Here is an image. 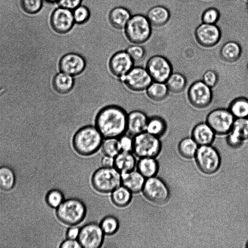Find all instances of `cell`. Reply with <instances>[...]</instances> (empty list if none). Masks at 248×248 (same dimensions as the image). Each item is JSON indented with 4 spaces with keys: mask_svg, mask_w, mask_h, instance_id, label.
<instances>
[{
    "mask_svg": "<svg viewBox=\"0 0 248 248\" xmlns=\"http://www.w3.org/2000/svg\"><path fill=\"white\" fill-rule=\"evenodd\" d=\"M127 114L122 107L108 105L95 118V126L105 138H119L127 131Z\"/></svg>",
    "mask_w": 248,
    "mask_h": 248,
    "instance_id": "1",
    "label": "cell"
},
{
    "mask_svg": "<svg viewBox=\"0 0 248 248\" xmlns=\"http://www.w3.org/2000/svg\"><path fill=\"white\" fill-rule=\"evenodd\" d=\"M103 136L95 127L86 125L78 129L72 138V146L75 152L80 155L90 156L101 148Z\"/></svg>",
    "mask_w": 248,
    "mask_h": 248,
    "instance_id": "2",
    "label": "cell"
},
{
    "mask_svg": "<svg viewBox=\"0 0 248 248\" xmlns=\"http://www.w3.org/2000/svg\"><path fill=\"white\" fill-rule=\"evenodd\" d=\"M86 214L85 204L82 200L76 198L64 200L56 211L58 219L69 226L80 224L85 218Z\"/></svg>",
    "mask_w": 248,
    "mask_h": 248,
    "instance_id": "3",
    "label": "cell"
},
{
    "mask_svg": "<svg viewBox=\"0 0 248 248\" xmlns=\"http://www.w3.org/2000/svg\"><path fill=\"white\" fill-rule=\"evenodd\" d=\"M124 30L126 38L133 44H142L147 42L152 33V26L146 15H132Z\"/></svg>",
    "mask_w": 248,
    "mask_h": 248,
    "instance_id": "4",
    "label": "cell"
},
{
    "mask_svg": "<svg viewBox=\"0 0 248 248\" xmlns=\"http://www.w3.org/2000/svg\"><path fill=\"white\" fill-rule=\"evenodd\" d=\"M91 184L97 192L107 194L122 185L121 173L114 167H101L91 177Z\"/></svg>",
    "mask_w": 248,
    "mask_h": 248,
    "instance_id": "5",
    "label": "cell"
},
{
    "mask_svg": "<svg viewBox=\"0 0 248 248\" xmlns=\"http://www.w3.org/2000/svg\"><path fill=\"white\" fill-rule=\"evenodd\" d=\"M161 147L158 137L152 135L146 131L137 134L133 137L132 152L138 157H156Z\"/></svg>",
    "mask_w": 248,
    "mask_h": 248,
    "instance_id": "6",
    "label": "cell"
},
{
    "mask_svg": "<svg viewBox=\"0 0 248 248\" xmlns=\"http://www.w3.org/2000/svg\"><path fill=\"white\" fill-rule=\"evenodd\" d=\"M235 119L228 108H219L208 113L205 122L216 134L222 135L227 134L231 131Z\"/></svg>",
    "mask_w": 248,
    "mask_h": 248,
    "instance_id": "7",
    "label": "cell"
},
{
    "mask_svg": "<svg viewBox=\"0 0 248 248\" xmlns=\"http://www.w3.org/2000/svg\"><path fill=\"white\" fill-rule=\"evenodd\" d=\"M105 235L99 224L91 222L80 228L78 240L81 248H99L103 245Z\"/></svg>",
    "mask_w": 248,
    "mask_h": 248,
    "instance_id": "8",
    "label": "cell"
},
{
    "mask_svg": "<svg viewBox=\"0 0 248 248\" xmlns=\"http://www.w3.org/2000/svg\"><path fill=\"white\" fill-rule=\"evenodd\" d=\"M195 156L198 166L203 173L210 174L218 170L220 157L217 151L210 145L200 146Z\"/></svg>",
    "mask_w": 248,
    "mask_h": 248,
    "instance_id": "9",
    "label": "cell"
},
{
    "mask_svg": "<svg viewBox=\"0 0 248 248\" xmlns=\"http://www.w3.org/2000/svg\"><path fill=\"white\" fill-rule=\"evenodd\" d=\"M120 79L128 89L134 92L146 90L153 81L146 68L141 66H134Z\"/></svg>",
    "mask_w": 248,
    "mask_h": 248,
    "instance_id": "10",
    "label": "cell"
},
{
    "mask_svg": "<svg viewBox=\"0 0 248 248\" xmlns=\"http://www.w3.org/2000/svg\"><path fill=\"white\" fill-rule=\"evenodd\" d=\"M146 69L153 81L166 82L172 72V66L165 57L155 55L151 57L146 63Z\"/></svg>",
    "mask_w": 248,
    "mask_h": 248,
    "instance_id": "11",
    "label": "cell"
},
{
    "mask_svg": "<svg viewBox=\"0 0 248 248\" xmlns=\"http://www.w3.org/2000/svg\"><path fill=\"white\" fill-rule=\"evenodd\" d=\"M187 98L190 103L199 108H205L211 103L213 99L212 88L202 80L193 82L187 91Z\"/></svg>",
    "mask_w": 248,
    "mask_h": 248,
    "instance_id": "12",
    "label": "cell"
},
{
    "mask_svg": "<svg viewBox=\"0 0 248 248\" xmlns=\"http://www.w3.org/2000/svg\"><path fill=\"white\" fill-rule=\"evenodd\" d=\"M142 191L147 200L156 204L164 203L169 195L165 184L155 176L146 179Z\"/></svg>",
    "mask_w": 248,
    "mask_h": 248,
    "instance_id": "13",
    "label": "cell"
},
{
    "mask_svg": "<svg viewBox=\"0 0 248 248\" xmlns=\"http://www.w3.org/2000/svg\"><path fill=\"white\" fill-rule=\"evenodd\" d=\"M194 36L199 45L205 47H211L219 43L222 32L217 24L202 22L196 28Z\"/></svg>",
    "mask_w": 248,
    "mask_h": 248,
    "instance_id": "14",
    "label": "cell"
},
{
    "mask_svg": "<svg viewBox=\"0 0 248 248\" xmlns=\"http://www.w3.org/2000/svg\"><path fill=\"white\" fill-rule=\"evenodd\" d=\"M50 24L52 30L56 33L61 34L68 33L76 24L73 11L58 7L51 13Z\"/></svg>",
    "mask_w": 248,
    "mask_h": 248,
    "instance_id": "15",
    "label": "cell"
},
{
    "mask_svg": "<svg viewBox=\"0 0 248 248\" xmlns=\"http://www.w3.org/2000/svg\"><path fill=\"white\" fill-rule=\"evenodd\" d=\"M86 62L81 55L70 52L63 55L59 62V68L62 72L73 77L81 74L85 70Z\"/></svg>",
    "mask_w": 248,
    "mask_h": 248,
    "instance_id": "16",
    "label": "cell"
},
{
    "mask_svg": "<svg viewBox=\"0 0 248 248\" xmlns=\"http://www.w3.org/2000/svg\"><path fill=\"white\" fill-rule=\"evenodd\" d=\"M134 61L126 50H121L111 57L108 67L111 74L120 79L134 67Z\"/></svg>",
    "mask_w": 248,
    "mask_h": 248,
    "instance_id": "17",
    "label": "cell"
},
{
    "mask_svg": "<svg viewBox=\"0 0 248 248\" xmlns=\"http://www.w3.org/2000/svg\"><path fill=\"white\" fill-rule=\"evenodd\" d=\"M215 135L206 122L198 123L191 131V137L199 146L210 145L214 140Z\"/></svg>",
    "mask_w": 248,
    "mask_h": 248,
    "instance_id": "18",
    "label": "cell"
},
{
    "mask_svg": "<svg viewBox=\"0 0 248 248\" xmlns=\"http://www.w3.org/2000/svg\"><path fill=\"white\" fill-rule=\"evenodd\" d=\"M129 10L123 6L112 8L108 14V20L110 26L117 30L124 29L131 17Z\"/></svg>",
    "mask_w": 248,
    "mask_h": 248,
    "instance_id": "19",
    "label": "cell"
},
{
    "mask_svg": "<svg viewBox=\"0 0 248 248\" xmlns=\"http://www.w3.org/2000/svg\"><path fill=\"white\" fill-rule=\"evenodd\" d=\"M148 120V117L143 111H131L127 115V131L134 136L145 131Z\"/></svg>",
    "mask_w": 248,
    "mask_h": 248,
    "instance_id": "20",
    "label": "cell"
},
{
    "mask_svg": "<svg viewBox=\"0 0 248 248\" xmlns=\"http://www.w3.org/2000/svg\"><path fill=\"white\" fill-rule=\"evenodd\" d=\"M122 185L133 194L142 191L146 178L137 169L121 174Z\"/></svg>",
    "mask_w": 248,
    "mask_h": 248,
    "instance_id": "21",
    "label": "cell"
},
{
    "mask_svg": "<svg viewBox=\"0 0 248 248\" xmlns=\"http://www.w3.org/2000/svg\"><path fill=\"white\" fill-rule=\"evenodd\" d=\"M170 16L168 8L162 5L151 7L146 15L151 25L155 27L165 26L169 21Z\"/></svg>",
    "mask_w": 248,
    "mask_h": 248,
    "instance_id": "22",
    "label": "cell"
},
{
    "mask_svg": "<svg viewBox=\"0 0 248 248\" xmlns=\"http://www.w3.org/2000/svg\"><path fill=\"white\" fill-rule=\"evenodd\" d=\"M114 167L121 174L135 169L137 161L132 152L121 151L114 157Z\"/></svg>",
    "mask_w": 248,
    "mask_h": 248,
    "instance_id": "23",
    "label": "cell"
},
{
    "mask_svg": "<svg viewBox=\"0 0 248 248\" xmlns=\"http://www.w3.org/2000/svg\"><path fill=\"white\" fill-rule=\"evenodd\" d=\"M242 52L241 45L237 41L231 40L223 44L220 48L219 53L223 61L233 62L239 59Z\"/></svg>",
    "mask_w": 248,
    "mask_h": 248,
    "instance_id": "24",
    "label": "cell"
},
{
    "mask_svg": "<svg viewBox=\"0 0 248 248\" xmlns=\"http://www.w3.org/2000/svg\"><path fill=\"white\" fill-rule=\"evenodd\" d=\"M73 77L61 71L56 74L52 80V86L55 91L61 94L69 93L74 86Z\"/></svg>",
    "mask_w": 248,
    "mask_h": 248,
    "instance_id": "25",
    "label": "cell"
},
{
    "mask_svg": "<svg viewBox=\"0 0 248 248\" xmlns=\"http://www.w3.org/2000/svg\"><path fill=\"white\" fill-rule=\"evenodd\" d=\"M110 193L111 201L117 207H125L128 205L132 201L133 193L122 185Z\"/></svg>",
    "mask_w": 248,
    "mask_h": 248,
    "instance_id": "26",
    "label": "cell"
},
{
    "mask_svg": "<svg viewBox=\"0 0 248 248\" xmlns=\"http://www.w3.org/2000/svg\"><path fill=\"white\" fill-rule=\"evenodd\" d=\"M136 169L147 179L155 176L158 171V165L154 157H142L137 161Z\"/></svg>",
    "mask_w": 248,
    "mask_h": 248,
    "instance_id": "27",
    "label": "cell"
},
{
    "mask_svg": "<svg viewBox=\"0 0 248 248\" xmlns=\"http://www.w3.org/2000/svg\"><path fill=\"white\" fill-rule=\"evenodd\" d=\"M147 96L154 101H161L167 98L170 92L165 82L153 81L147 88Z\"/></svg>",
    "mask_w": 248,
    "mask_h": 248,
    "instance_id": "28",
    "label": "cell"
},
{
    "mask_svg": "<svg viewBox=\"0 0 248 248\" xmlns=\"http://www.w3.org/2000/svg\"><path fill=\"white\" fill-rule=\"evenodd\" d=\"M228 108L235 119L248 118V98L240 96L234 98Z\"/></svg>",
    "mask_w": 248,
    "mask_h": 248,
    "instance_id": "29",
    "label": "cell"
},
{
    "mask_svg": "<svg viewBox=\"0 0 248 248\" xmlns=\"http://www.w3.org/2000/svg\"><path fill=\"white\" fill-rule=\"evenodd\" d=\"M167 128L164 119L159 116H153L148 118L145 131L159 138L165 133Z\"/></svg>",
    "mask_w": 248,
    "mask_h": 248,
    "instance_id": "30",
    "label": "cell"
},
{
    "mask_svg": "<svg viewBox=\"0 0 248 248\" xmlns=\"http://www.w3.org/2000/svg\"><path fill=\"white\" fill-rule=\"evenodd\" d=\"M165 83L170 92L179 93L185 89L187 80L186 77L182 74L172 72Z\"/></svg>",
    "mask_w": 248,
    "mask_h": 248,
    "instance_id": "31",
    "label": "cell"
},
{
    "mask_svg": "<svg viewBox=\"0 0 248 248\" xmlns=\"http://www.w3.org/2000/svg\"><path fill=\"white\" fill-rule=\"evenodd\" d=\"M198 145L192 137L183 139L178 144L180 154L184 157L191 158L196 155Z\"/></svg>",
    "mask_w": 248,
    "mask_h": 248,
    "instance_id": "32",
    "label": "cell"
},
{
    "mask_svg": "<svg viewBox=\"0 0 248 248\" xmlns=\"http://www.w3.org/2000/svg\"><path fill=\"white\" fill-rule=\"evenodd\" d=\"M16 178L14 171L7 166L0 167V188L9 190L14 186Z\"/></svg>",
    "mask_w": 248,
    "mask_h": 248,
    "instance_id": "33",
    "label": "cell"
},
{
    "mask_svg": "<svg viewBox=\"0 0 248 248\" xmlns=\"http://www.w3.org/2000/svg\"><path fill=\"white\" fill-rule=\"evenodd\" d=\"M244 141L248 139V118L235 119L229 132Z\"/></svg>",
    "mask_w": 248,
    "mask_h": 248,
    "instance_id": "34",
    "label": "cell"
},
{
    "mask_svg": "<svg viewBox=\"0 0 248 248\" xmlns=\"http://www.w3.org/2000/svg\"><path fill=\"white\" fill-rule=\"evenodd\" d=\"M99 225L105 235H112L118 231L120 223L118 218L113 215H108L101 220Z\"/></svg>",
    "mask_w": 248,
    "mask_h": 248,
    "instance_id": "35",
    "label": "cell"
},
{
    "mask_svg": "<svg viewBox=\"0 0 248 248\" xmlns=\"http://www.w3.org/2000/svg\"><path fill=\"white\" fill-rule=\"evenodd\" d=\"M101 148L104 155L113 157L122 151L119 138H105Z\"/></svg>",
    "mask_w": 248,
    "mask_h": 248,
    "instance_id": "36",
    "label": "cell"
},
{
    "mask_svg": "<svg viewBox=\"0 0 248 248\" xmlns=\"http://www.w3.org/2000/svg\"><path fill=\"white\" fill-rule=\"evenodd\" d=\"M73 14L75 24L78 25L87 23L91 16L90 9L87 6L81 4L73 10Z\"/></svg>",
    "mask_w": 248,
    "mask_h": 248,
    "instance_id": "37",
    "label": "cell"
},
{
    "mask_svg": "<svg viewBox=\"0 0 248 248\" xmlns=\"http://www.w3.org/2000/svg\"><path fill=\"white\" fill-rule=\"evenodd\" d=\"M221 13L220 11L215 7H210L205 9L201 16L202 23L217 24L219 21Z\"/></svg>",
    "mask_w": 248,
    "mask_h": 248,
    "instance_id": "38",
    "label": "cell"
},
{
    "mask_svg": "<svg viewBox=\"0 0 248 248\" xmlns=\"http://www.w3.org/2000/svg\"><path fill=\"white\" fill-rule=\"evenodd\" d=\"M62 192L58 189H53L49 191L46 197L47 204L51 207L57 208L64 200Z\"/></svg>",
    "mask_w": 248,
    "mask_h": 248,
    "instance_id": "39",
    "label": "cell"
},
{
    "mask_svg": "<svg viewBox=\"0 0 248 248\" xmlns=\"http://www.w3.org/2000/svg\"><path fill=\"white\" fill-rule=\"evenodd\" d=\"M23 10L29 14L38 13L43 6V0H20Z\"/></svg>",
    "mask_w": 248,
    "mask_h": 248,
    "instance_id": "40",
    "label": "cell"
},
{
    "mask_svg": "<svg viewBox=\"0 0 248 248\" xmlns=\"http://www.w3.org/2000/svg\"><path fill=\"white\" fill-rule=\"evenodd\" d=\"M125 50L134 62L141 61L145 55L144 48L140 44L129 46Z\"/></svg>",
    "mask_w": 248,
    "mask_h": 248,
    "instance_id": "41",
    "label": "cell"
},
{
    "mask_svg": "<svg viewBox=\"0 0 248 248\" xmlns=\"http://www.w3.org/2000/svg\"><path fill=\"white\" fill-rule=\"evenodd\" d=\"M218 79V76L216 71L212 69H208L203 73L202 80L205 84L212 88L217 85Z\"/></svg>",
    "mask_w": 248,
    "mask_h": 248,
    "instance_id": "42",
    "label": "cell"
},
{
    "mask_svg": "<svg viewBox=\"0 0 248 248\" xmlns=\"http://www.w3.org/2000/svg\"><path fill=\"white\" fill-rule=\"evenodd\" d=\"M119 140L122 151L132 152L133 138L124 134L119 138Z\"/></svg>",
    "mask_w": 248,
    "mask_h": 248,
    "instance_id": "43",
    "label": "cell"
},
{
    "mask_svg": "<svg viewBox=\"0 0 248 248\" xmlns=\"http://www.w3.org/2000/svg\"><path fill=\"white\" fill-rule=\"evenodd\" d=\"M83 0H59L57 4L59 7L73 11L81 4Z\"/></svg>",
    "mask_w": 248,
    "mask_h": 248,
    "instance_id": "44",
    "label": "cell"
},
{
    "mask_svg": "<svg viewBox=\"0 0 248 248\" xmlns=\"http://www.w3.org/2000/svg\"><path fill=\"white\" fill-rule=\"evenodd\" d=\"M60 248H81V247L78 239L66 238L60 245Z\"/></svg>",
    "mask_w": 248,
    "mask_h": 248,
    "instance_id": "45",
    "label": "cell"
},
{
    "mask_svg": "<svg viewBox=\"0 0 248 248\" xmlns=\"http://www.w3.org/2000/svg\"><path fill=\"white\" fill-rule=\"evenodd\" d=\"M80 232V228L77 225L70 226L66 232V238L78 239Z\"/></svg>",
    "mask_w": 248,
    "mask_h": 248,
    "instance_id": "46",
    "label": "cell"
},
{
    "mask_svg": "<svg viewBox=\"0 0 248 248\" xmlns=\"http://www.w3.org/2000/svg\"><path fill=\"white\" fill-rule=\"evenodd\" d=\"M227 135H228L227 142L231 147L237 148L242 144L243 141L234 136L231 132H229Z\"/></svg>",
    "mask_w": 248,
    "mask_h": 248,
    "instance_id": "47",
    "label": "cell"
},
{
    "mask_svg": "<svg viewBox=\"0 0 248 248\" xmlns=\"http://www.w3.org/2000/svg\"><path fill=\"white\" fill-rule=\"evenodd\" d=\"M114 157L104 155L101 160V164L102 167H114Z\"/></svg>",
    "mask_w": 248,
    "mask_h": 248,
    "instance_id": "48",
    "label": "cell"
},
{
    "mask_svg": "<svg viewBox=\"0 0 248 248\" xmlns=\"http://www.w3.org/2000/svg\"><path fill=\"white\" fill-rule=\"evenodd\" d=\"M46 1H47L48 3H57L59 0H45Z\"/></svg>",
    "mask_w": 248,
    "mask_h": 248,
    "instance_id": "49",
    "label": "cell"
},
{
    "mask_svg": "<svg viewBox=\"0 0 248 248\" xmlns=\"http://www.w3.org/2000/svg\"><path fill=\"white\" fill-rule=\"evenodd\" d=\"M246 9H247V12H248V0H247V2H246Z\"/></svg>",
    "mask_w": 248,
    "mask_h": 248,
    "instance_id": "50",
    "label": "cell"
},
{
    "mask_svg": "<svg viewBox=\"0 0 248 248\" xmlns=\"http://www.w3.org/2000/svg\"><path fill=\"white\" fill-rule=\"evenodd\" d=\"M247 70L248 72V63H247Z\"/></svg>",
    "mask_w": 248,
    "mask_h": 248,
    "instance_id": "51",
    "label": "cell"
},
{
    "mask_svg": "<svg viewBox=\"0 0 248 248\" xmlns=\"http://www.w3.org/2000/svg\"><path fill=\"white\" fill-rule=\"evenodd\" d=\"M247 247L248 248V243L247 244Z\"/></svg>",
    "mask_w": 248,
    "mask_h": 248,
    "instance_id": "52",
    "label": "cell"
}]
</instances>
